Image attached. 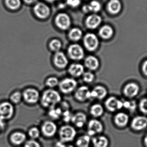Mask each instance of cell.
I'll use <instances>...</instances> for the list:
<instances>
[{"label": "cell", "instance_id": "33", "mask_svg": "<svg viewBox=\"0 0 147 147\" xmlns=\"http://www.w3.org/2000/svg\"><path fill=\"white\" fill-rule=\"evenodd\" d=\"M5 3L9 8L16 10L20 7L21 1L20 0H5Z\"/></svg>", "mask_w": 147, "mask_h": 147}, {"label": "cell", "instance_id": "42", "mask_svg": "<svg viewBox=\"0 0 147 147\" xmlns=\"http://www.w3.org/2000/svg\"><path fill=\"white\" fill-rule=\"evenodd\" d=\"M81 0H67L68 5L73 7H78L80 4Z\"/></svg>", "mask_w": 147, "mask_h": 147}, {"label": "cell", "instance_id": "20", "mask_svg": "<svg viewBox=\"0 0 147 147\" xmlns=\"http://www.w3.org/2000/svg\"><path fill=\"white\" fill-rule=\"evenodd\" d=\"M68 72L73 78H78L84 72V67L80 63H74L69 66Z\"/></svg>", "mask_w": 147, "mask_h": 147}, {"label": "cell", "instance_id": "23", "mask_svg": "<svg viewBox=\"0 0 147 147\" xmlns=\"http://www.w3.org/2000/svg\"><path fill=\"white\" fill-rule=\"evenodd\" d=\"M114 29L111 26L105 25L100 28L98 31V34L100 38L104 40H109L113 36Z\"/></svg>", "mask_w": 147, "mask_h": 147}, {"label": "cell", "instance_id": "13", "mask_svg": "<svg viewBox=\"0 0 147 147\" xmlns=\"http://www.w3.org/2000/svg\"><path fill=\"white\" fill-rule=\"evenodd\" d=\"M90 91L87 86H82L76 89L74 97L79 102H85L91 98Z\"/></svg>", "mask_w": 147, "mask_h": 147}, {"label": "cell", "instance_id": "14", "mask_svg": "<svg viewBox=\"0 0 147 147\" xmlns=\"http://www.w3.org/2000/svg\"><path fill=\"white\" fill-rule=\"evenodd\" d=\"M102 22L101 16L96 13H93L87 16L86 19L85 25L87 28L93 30L97 28Z\"/></svg>", "mask_w": 147, "mask_h": 147}, {"label": "cell", "instance_id": "2", "mask_svg": "<svg viewBox=\"0 0 147 147\" xmlns=\"http://www.w3.org/2000/svg\"><path fill=\"white\" fill-rule=\"evenodd\" d=\"M77 135V131L72 126L65 125L62 126L59 131L60 141L63 143L71 142L74 140Z\"/></svg>", "mask_w": 147, "mask_h": 147}, {"label": "cell", "instance_id": "45", "mask_svg": "<svg viewBox=\"0 0 147 147\" xmlns=\"http://www.w3.org/2000/svg\"><path fill=\"white\" fill-rule=\"evenodd\" d=\"M142 71L145 75L147 76V60L145 61L142 65Z\"/></svg>", "mask_w": 147, "mask_h": 147}, {"label": "cell", "instance_id": "8", "mask_svg": "<svg viewBox=\"0 0 147 147\" xmlns=\"http://www.w3.org/2000/svg\"><path fill=\"white\" fill-rule=\"evenodd\" d=\"M34 13L39 19L45 20L48 18L51 14V9L47 4L44 3H37L33 8Z\"/></svg>", "mask_w": 147, "mask_h": 147}, {"label": "cell", "instance_id": "12", "mask_svg": "<svg viewBox=\"0 0 147 147\" xmlns=\"http://www.w3.org/2000/svg\"><path fill=\"white\" fill-rule=\"evenodd\" d=\"M13 114V106L10 103L5 102L0 104V118L8 120L12 117Z\"/></svg>", "mask_w": 147, "mask_h": 147}, {"label": "cell", "instance_id": "1", "mask_svg": "<svg viewBox=\"0 0 147 147\" xmlns=\"http://www.w3.org/2000/svg\"><path fill=\"white\" fill-rule=\"evenodd\" d=\"M61 95L57 91L49 89L46 90L42 93L40 103L43 107L50 109L56 106L61 102Z\"/></svg>", "mask_w": 147, "mask_h": 147}, {"label": "cell", "instance_id": "7", "mask_svg": "<svg viewBox=\"0 0 147 147\" xmlns=\"http://www.w3.org/2000/svg\"><path fill=\"white\" fill-rule=\"evenodd\" d=\"M104 130V127L101 121L96 119H91L87 124V135L90 137L101 134Z\"/></svg>", "mask_w": 147, "mask_h": 147}, {"label": "cell", "instance_id": "34", "mask_svg": "<svg viewBox=\"0 0 147 147\" xmlns=\"http://www.w3.org/2000/svg\"><path fill=\"white\" fill-rule=\"evenodd\" d=\"M59 80L55 77H51L48 78L46 80V85L50 89H53L59 85Z\"/></svg>", "mask_w": 147, "mask_h": 147}, {"label": "cell", "instance_id": "26", "mask_svg": "<svg viewBox=\"0 0 147 147\" xmlns=\"http://www.w3.org/2000/svg\"><path fill=\"white\" fill-rule=\"evenodd\" d=\"M139 91V86L135 83H130L125 86L124 93L127 96L132 98L137 95Z\"/></svg>", "mask_w": 147, "mask_h": 147}, {"label": "cell", "instance_id": "19", "mask_svg": "<svg viewBox=\"0 0 147 147\" xmlns=\"http://www.w3.org/2000/svg\"><path fill=\"white\" fill-rule=\"evenodd\" d=\"M87 116L84 112H78L74 114L71 118V121L77 127H83L86 123Z\"/></svg>", "mask_w": 147, "mask_h": 147}, {"label": "cell", "instance_id": "35", "mask_svg": "<svg viewBox=\"0 0 147 147\" xmlns=\"http://www.w3.org/2000/svg\"><path fill=\"white\" fill-rule=\"evenodd\" d=\"M40 131L36 127L31 128L28 132V135L32 140H36L40 137Z\"/></svg>", "mask_w": 147, "mask_h": 147}, {"label": "cell", "instance_id": "17", "mask_svg": "<svg viewBox=\"0 0 147 147\" xmlns=\"http://www.w3.org/2000/svg\"><path fill=\"white\" fill-rule=\"evenodd\" d=\"M84 65L85 67L90 71H95L99 68L100 62L96 57L90 55L85 59Z\"/></svg>", "mask_w": 147, "mask_h": 147}, {"label": "cell", "instance_id": "46", "mask_svg": "<svg viewBox=\"0 0 147 147\" xmlns=\"http://www.w3.org/2000/svg\"><path fill=\"white\" fill-rule=\"evenodd\" d=\"M4 120L0 118V131L3 129L5 126V123L4 122Z\"/></svg>", "mask_w": 147, "mask_h": 147}, {"label": "cell", "instance_id": "39", "mask_svg": "<svg viewBox=\"0 0 147 147\" xmlns=\"http://www.w3.org/2000/svg\"><path fill=\"white\" fill-rule=\"evenodd\" d=\"M72 115H72L69 110H68L63 111L62 117L63 121L65 122L68 123L71 121Z\"/></svg>", "mask_w": 147, "mask_h": 147}, {"label": "cell", "instance_id": "28", "mask_svg": "<svg viewBox=\"0 0 147 147\" xmlns=\"http://www.w3.org/2000/svg\"><path fill=\"white\" fill-rule=\"evenodd\" d=\"M68 36L71 41L77 42L80 40L83 37V32L80 28H73L69 31Z\"/></svg>", "mask_w": 147, "mask_h": 147}, {"label": "cell", "instance_id": "29", "mask_svg": "<svg viewBox=\"0 0 147 147\" xmlns=\"http://www.w3.org/2000/svg\"><path fill=\"white\" fill-rule=\"evenodd\" d=\"M90 112L93 117H100L103 114V107L101 104H95L91 106Z\"/></svg>", "mask_w": 147, "mask_h": 147}, {"label": "cell", "instance_id": "22", "mask_svg": "<svg viewBox=\"0 0 147 147\" xmlns=\"http://www.w3.org/2000/svg\"><path fill=\"white\" fill-rule=\"evenodd\" d=\"M101 4L99 1L93 0L91 1L89 4L84 5L82 8V10L84 13L92 12L94 13H96L101 10Z\"/></svg>", "mask_w": 147, "mask_h": 147}, {"label": "cell", "instance_id": "47", "mask_svg": "<svg viewBox=\"0 0 147 147\" xmlns=\"http://www.w3.org/2000/svg\"><path fill=\"white\" fill-rule=\"evenodd\" d=\"M38 0H24L25 3L28 4H33L36 3Z\"/></svg>", "mask_w": 147, "mask_h": 147}, {"label": "cell", "instance_id": "37", "mask_svg": "<svg viewBox=\"0 0 147 147\" xmlns=\"http://www.w3.org/2000/svg\"><path fill=\"white\" fill-rule=\"evenodd\" d=\"M22 95L20 92H16L10 96V100L14 103L17 104L21 100Z\"/></svg>", "mask_w": 147, "mask_h": 147}, {"label": "cell", "instance_id": "3", "mask_svg": "<svg viewBox=\"0 0 147 147\" xmlns=\"http://www.w3.org/2000/svg\"><path fill=\"white\" fill-rule=\"evenodd\" d=\"M83 44L85 48L89 52L96 51L99 45V40L97 36L92 33H88L83 38Z\"/></svg>", "mask_w": 147, "mask_h": 147}, {"label": "cell", "instance_id": "9", "mask_svg": "<svg viewBox=\"0 0 147 147\" xmlns=\"http://www.w3.org/2000/svg\"><path fill=\"white\" fill-rule=\"evenodd\" d=\"M41 131L42 134L46 137H53L57 134V124L51 121H47L42 123L41 127Z\"/></svg>", "mask_w": 147, "mask_h": 147}, {"label": "cell", "instance_id": "36", "mask_svg": "<svg viewBox=\"0 0 147 147\" xmlns=\"http://www.w3.org/2000/svg\"><path fill=\"white\" fill-rule=\"evenodd\" d=\"M82 78L84 82L89 84L94 81L95 78V76L92 71H87L84 72L82 75Z\"/></svg>", "mask_w": 147, "mask_h": 147}, {"label": "cell", "instance_id": "15", "mask_svg": "<svg viewBox=\"0 0 147 147\" xmlns=\"http://www.w3.org/2000/svg\"><path fill=\"white\" fill-rule=\"evenodd\" d=\"M106 109L111 112H114L120 109L123 107V104L121 101L117 99L115 97L109 98L105 102Z\"/></svg>", "mask_w": 147, "mask_h": 147}, {"label": "cell", "instance_id": "11", "mask_svg": "<svg viewBox=\"0 0 147 147\" xmlns=\"http://www.w3.org/2000/svg\"><path fill=\"white\" fill-rule=\"evenodd\" d=\"M54 65L59 69H65L69 64V59L66 55L62 51L55 53L53 57Z\"/></svg>", "mask_w": 147, "mask_h": 147}, {"label": "cell", "instance_id": "30", "mask_svg": "<svg viewBox=\"0 0 147 147\" xmlns=\"http://www.w3.org/2000/svg\"><path fill=\"white\" fill-rule=\"evenodd\" d=\"M91 141L90 137L88 135L81 136L77 139L76 146L77 147H89Z\"/></svg>", "mask_w": 147, "mask_h": 147}, {"label": "cell", "instance_id": "4", "mask_svg": "<svg viewBox=\"0 0 147 147\" xmlns=\"http://www.w3.org/2000/svg\"><path fill=\"white\" fill-rule=\"evenodd\" d=\"M69 57L74 61H80L85 56L84 48L80 45L76 43L70 45L67 49Z\"/></svg>", "mask_w": 147, "mask_h": 147}, {"label": "cell", "instance_id": "32", "mask_svg": "<svg viewBox=\"0 0 147 147\" xmlns=\"http://www.w3.org/2000/svg\"><path fill=\"white\" fill-rule=\"evenodd\" d=\"M49 47L51 51L54 52L60 51L62 47V42L58 39H53L49 43Z\"/></svg>", "mask_w": 147, "mask_h": 147}, {"label": "cell", "instance_id": "41", "mask_svg": "<svg viewBox=\"0 0 147 147\" xmlns=\"http://www.w3.org/2000/svg\"><path fill=\"white\" fill-rule=\"evenodd\" d=\"M141 111L144 114H147V98L142 99L140 105Z\"/></svg>", "mask_w": 147, "mask_h": 147}, {"label": "cell", "instance_id": "43", "mask_svg": "<svg viewBox=\"0 0 147 147\" xmlns=\"http://www.w3.org/2000/svg\"><path fill=\"white\" fill-rule=\"evenodd\" d=\"M56 147H74L72 145L70 144H66V143H63L62 142H57L56 143Z\"/></svg>", "mask_w": 147, "mask_h": 147}, {"label": "cell", "instance_id": "25", "mask_svg": "<svg viewBox=\"0 0 147 147\" xmlns=\"http://www.w3.org/2000/svg\"><path fill=\"white\" fill-rule=\"evenodd\" d=\"M10 140L11 142L14 145L20 146L26 142V136L22 132H15L11 134Z\"/></svg>", "mask_w": 147, "mask_h": 147}, {"label": "cell", "instance_id": "44", "mask_svg": "<svg viewBox=\"0 0 147 147\" xmlns=\"http://www.w3.org/2000/svg\"><path fill=\"white\" fill-rule=\"evenodd\" d=\"M59 107L62 109V111H63L69 110V105L67 102H63L61 103V106Z\"/></svg>", "mask_w": 147, "mask_h": 147}, {"label": "cell", "instance_id": "48", "mask_svg": "<svg viewBox=\"0 0 147 147\" xmlns=\"http://www.w3.org/2000/svg\"><path fill=\"white\" fill-rule=\"evenodd\" d=\"M144 142L145 146H146V147H147V134L145 136V138H144Z\"/></svg>", "mask_w": 147, "mask_h": 147}, {"label": "cell", "instance_id": "21", "mask_svg": "<svg viewBox=\"0 0 147 147\" xmlns=\"http://www.w3.org/2000/svg\"><path fill=\"white\" fill-rule=\"evenodd\" d=\"M106 8L109 13L115 15L121 12L122 5L120 0H110L107 3Z\"/></svg>", "mask_w": 147, "mask_h": 147}, {"label": "cell", "instance_id": "24", "mask_svg": "<svg viewBox=\"0 0 147 147\" xmlns=\"http://www.w3.org/2000/svg\"><path fill=\"white\" fill-rule=\"evenodd\" d=\"M92 142L94 147H108L109 140L108 138L102 135H97L92 139Z\"/></svg>", "mask_w": 147, "mask_h": 147}, {"label": "cell", "instance_id": "49", "mask_svg": "<svg viewBox=\"0 0 147 147\" xmlns=\"http://www.w3.org/2000/svg\"><path fill=\"white\" fill-rule=\"evenodd\" d=\"M45 1H47L51 2L55 1H57V0H45Z\"/></svg>", "mask_w": 147, "mask_h": 147}, {"label": "cell", "instance_id": "5", "mask_svg": "<svg viewBox=\"0 0 147 147\" xmlns=\"http://www.w3.org/2000/svg\"><path fill=\"white\" fill-rule=\"evenodd\" d=\"M77 81L73 78H66L59 81V90L65 94H69L77 89Z\"/></svg>", "mask_w": 147, "mask_h": 147}, {"label": "cell", "instance_id": "6", "mask_svg": "<svg viewBox=\"0 0 147 147\" xmlns=\"http://www.w3.org/2000/svg\"><path fill=\"white\" fill-rule=\"evenodd\" d=\"M56 26L63 31H66L70 27L71 21L70 17L68 14L60 13L58 14L54 20Z\"/></svg>", "mask_w": 147, "mask_h": 147}, {"label": "cell", "instance_id": "31", "mask_svg": "<svg viewBox=\"0 0 147 147\" xmlns=\"http://www.w3.org/2000/svg\"><path fill=\"white\" fill-rule=\"evenodd\" d=\"M48 115L53 120H58L62 117L63 111L60 107L56 106L49 109Z\"/></svg>", "mask_w": 147, "mask_h": 147}, {"label": "cell", "instance_id": "10", "mask_svg": "<svg viewBox=\"0 0 147 147\" xmlns=\"http://www.w3.org/2000/svg\"><path fill=\"white\" fill-rule=\"evenodd\" d=\"M22 95L25 101L30 104L37 103L40 99V93L38 91L33 88L26 89L23 92Z\"/></svg>", "mask_w": 147, "mask_h": 147}, {"label": "cell", "instance_id": "16", "mask_svg": "<svg viewBox=\"0 0 147 147\" xmlns=\"http://www.w3.org/2000/svg\"><path fill=\"white\" fill-rule=\"evenodd\" d=\"M131 127L135 131H141L147 127V117L137 116L134 118L131 122Z\"/></svg>", "mask_w": 147, "mask_h": 147}, {"label": "cell", "instance_id": "38", "mask_svg": "<svg viewBox=\"0 0 147 147\" xmlns=\"http://www.w3.org/2000/svg\"><path fill=\"white\" fill-rule=\"evenodd\" d=\"M24 147H42L39 142L36 140H31L27 141L24 144Z\"/></svg>", "mask_w": 147, "mask_h": 147}, {"label": "cell", "instance_id": "27", "mask_svg": "<svg viewBox=\"0 0 147 147\" xmlns=\"http://www.w3.org/2000/svg\"><path fill=\"white\" fill-rule=\"evenodd\" d=\"M115 124L119 127H124L127 126L129 121V117L124 113L117 114L114 118Z\"/></svg>", "mask_w": 147, "mask_h": 147}, {"label": "cell", "instance_id": "40", "mask_svg": "<svg viewBox=\"0 0 147 147\" xmlns=\"http://www.w3.org/2000/svg\"><path fill=\"white\" fill-rule=\"evenodd\" d=\"M123 107L133 111L135 109L136 105L134 101H124L123 102Z\"/></svg>", "mask_w": 147, "mask_h": 147}, {"label": "cell", "instance_id": "18", "mask_svg": "<svg viewBox=\"0 0 147 147\" xmlns=\"http://www.w3.org/2000/svg\"><path fill=\"white\" fill-rule=\"evenodd\" d=\"M107 93V89L104 86H96L90 91V98L102 100L106 96Z\"/></svg>", "mask_w": 147, "mask_h": 147}]
</instances>
